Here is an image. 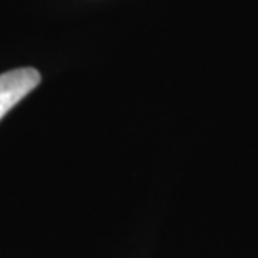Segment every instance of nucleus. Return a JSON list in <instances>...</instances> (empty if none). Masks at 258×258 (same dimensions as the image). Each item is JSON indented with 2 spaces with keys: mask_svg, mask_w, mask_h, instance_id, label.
<instances>
[{
  "mask_svg": "<svg viewBox=\"0 0 258 258\" xmlns=\"http://www.w3.org/2000/svg\"><path fill=\"white\" fill-rule=\"evenodd\" d=\"M39 84L40 72L34 67H20L0 76V121Z\"/></svg>",
  "mask_w": 258,
  "mask_h": 258,
  "instance_id": "f257e3e1",
  "label": "nucleus"
}]
</instances>
